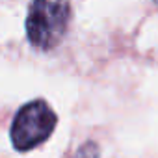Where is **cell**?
<instances>
[{
  "instance_id": "cell-1",
  "label": "cell",
  "mask_w": 158,
  "mask_h": 158,
  "mask_svg": "<svg viewBox=\"0 0 158 158\" xmlns=\"http://www.w3.org/2000/svg\"><path fill=\"white\" fill-rule=\"evenodd\" d=\"M69 0H32L26 17V35L32 47L50 50L58 47L69 24Z\"/></svg>"
},
{
  "instance_id": "cell-2",
  "label": "cell",
  "mask_w": 158,
  "mask_h": 158,
  "mask_svg": "<svg viewBox=\"0 0 158 158\" xmlns=\"http://www.w3.org/2000/svg\"><path fill=\"white\" fill-rule=\"evenodd\" d=\"M54 110L41 99L24 104L11 125V143L17 151H30L39 143L47 141L56 128Z\"/></svg>"
},
{
  "instance_id": "cell-3",
  "label": "cell",
  "mask_w": 158,
  "mask_h": 158,
  "mask_svg": "<svg viewBox=\"0 0 158 158\" xmlns=\"http://www.w3.org/2000/svg\"><path fill=\"white\" fill-rule=\"evenodd\" d=\"M154 2H158V0H154Z\"/></svg>"
}]
</instances>
